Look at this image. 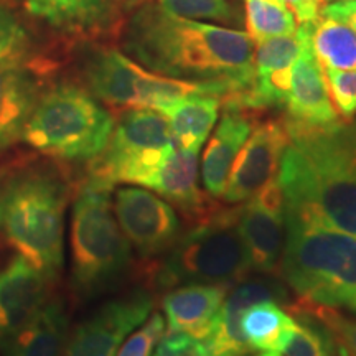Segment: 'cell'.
Here are the masks:
<instances>
[{
  "instance_id": "1",
  "label": "cell",
  "mask_w": 356,
  "mask_h": 356,
  "mask_svg": "<svg viewBox=\"0 0 356 356\" xmlns=\"http://www.w3.org/2000/svg\"><path fill=\"white\" fill-rule=\"evenodd\" d=\"M126 50L154 73L221 84L228 96L254 81V43L246 32L177 17L154 3L129 22Z\"/></svg>"
},
{
  "instance_id": "2",
  "label": "cell",
  "mask_w": 356,
  "mask_h": 356,
  "mask_svg": "<svg viewBox=\"0 0 356 356\" xmlns=\"http://www.w3.org/2000/svg\"><path fill=\"white\" fill-rule=\"evenodd\" d=\"M286 131L277 173L286 215L356 236V124Z\"/></svg>"
},
{
  "instance_id": "3",
  "label": "cell",
  "mask_w": 356,
  "mask_h": 356,
  "mask_svg": "<svg viewBox=\"0 0 356 356\" xmlns=\"http://www.w3.org/2000/svg\"><path fill=\"white\" fill-rule=\"evenodd\" d=\"M68 173L29 157L0 167V236L55 282L65 262Z\"/></svg>"
},
{
  "instance_id": "4",
  "label": "cell",
  "mask_w": 356,
  "mask_h": 356,
  "mask_svg": "<svg viewBox=\"0 0 356 356\" xmlns=\"http://www.w3.org/2000/svg\"><path fill=\"white\" fill-rule=\"evenodd\" d=\"M114 185L86 177L71 210V289L81 300L113 289L126 274L132 248L115 220Z\"/></svg>"
},
{
  "instance_id": "5",
  "label": "cell",
  "mask_w": 356,
  "mask_h": 356,
  "mask_svg": "<svg viewBox=\"0 0 356 356\" xmlns=\"http://www.w3.org/2000/svg\"><path fill=\"white\" fill-rule=\"evenodd\" d=\"M279 274L302 302L346 307L356 297V236L286 215Z\"/></svg>"
},
{
  "instance_id": "6",
  "label": "cell",
  "mask_w": 356,
  "mask_h": 356,
  "mask_svg": "<svg viewBox=\"0 0 356 356\" xmlns=\"http://www.w3.org/2000/svg\"><path fill=\"white\" fill-rule=\"evenodd\" d=\"M114 118L88 89L60 83L42 92L22 142L56 162H89L104 152Z\"/></svg>"
},
{
  "instance_id": "7",
  "label": "cell",
  "mask_w": 356,
  "mask_h": 356,
  "mask_svg": "<svg viewBox=\"0 0 356 356\" xmlns=\"http://www.w3.org/2000/svg\"><path fill=\"white\" fill-rule=\"evenodd\" d=\"M239 207L213 208L177 238L157 267L160 289L188 284H233L251 273L238 231Z\"/></svg>"
},
{
  "instance_id": "8",
  "label": "cell",
  "mask_w": 356,
  "mask_h": 356,
  "mask_svg": "<svg viewBox=\"0 0 356 356\" xmlns=\"http://www.w3.org/2000/svg\"><path fill=\"white\" fill-rule=\"evenodd\" d=\"M175 145L162 114L154 109H127L114 124L104 152L89 163L88 175L109 185L149 188Z\"/></svg>"
},
{
  "instance_id": "9",
  "label": "cell",
  "mask_w": 356,
  "mask_h": 356,
  "mask_svg": "<svg viewBox=\"0 0 356 356\" xmlns=\"http://www.w3.org/2000/svg\"><path fill=\"white\" fill-rule=\"evenodd\" d=\"M154 299L144 289L104 302L74 328L63 356H115L124 340L149 318Z\"/></svg>"
},
{
  "instance_id": "10",
  "label": "cell",
  "mask_w": 356,
  "mask_h": 356,
  "mask_svg": "<svg viewBox=\"0 0 356 356\" xmlns=\"http://www.w3.org/2000/svg\"><path fill=\"white\" fill-rule=\"evenodd\" d=\"M113 208L131 248L144 259L167 252L180 236V220L172 204L144 186L115 190Z\"/></svg>"
},
{
  "instance_id": "11",
  "label": "cell",
  "mask_w": 356,
  "mask_h": 356,
  "mask_svg": "<svg viewBox=\"0 0 356 356\" xmlns=\"http://www.w3.org/2000/svg\"><path fill=\"white\" fill-rule=\"evenodd\" d=\"M238 231L251 270L257 274L277 273L286 233V207L277 177L239 207Z\"/></svg>"
},
{
  "instance_id": "12",
  "label": "cell",
  "mask_w": 356,
  "mask_h": 356,
  "mask_svg": "<svg viewBox=\"0 0 356 356\" xmlns=\"http://www.w3.org/2000/svg\"><path fill=\"white\" fill-rule=\"evenodd\" d=\"M289 145L282 121H266L252 127L248 140L231 168V178L222 193L226 204H243L277 177Z\"/></svg>"
},
{
  "instance_id": "13",
  "label": "cell",
  "mask_w": 356,
  "mask_h": 356,
  "mask_svg": "<svg viewBox=\"0 0 356 356\" xmlns=\"http://www.w3.org/2000/svg\"><path fill=\"white\" fill-rule=\"evenodd\" d=\"M264 300H287V291L277 277L241 279L229 287L220 312L203 338L211 356H246L251 350L241 330V315L248 307Z\"/></svg>"
},
{
  "instance_id": "14",
  "label": "cell",
  "mask_w": 356,
  "mask_h": 356,
  "mask_svg": "<svg viewBox=\"0 0 356 356\" xmlns=\"http://www.w3.org/2000/svg\"><path fill=\"white\" fill-rule=\"evenodd\" d=\"M150 71L113 48L92 51L83 66L88 91L113 108L144 109Z\"/></svg>"
},
{
  "instance_id": "15",
  "label": "cell",
  "mask_w": 356,
  "mask_h": 356,
  "mask_svg": "<svg viewBox=\"0 0 356 356\" xmlns=\"http://www.w3.org/2000/svg\"><path fill=\"white\" fill-rule=\"evenodd\" d=\"M53 280L17 254L0 269V341L19 332L51 297Z\"/></svg>"
},
{
  "instance_id": "16",
  "label": "cell",
  "mask_w": 356,
  "mask_h": 356,
  "mask_svg": "<svg viewBox=\"0 0 356 356\" xmlns=\"http://www.w3.org/2000/svg\"><path fill=\"white\" fill-rule=\"evenodd\" d=\"M282 108L287 113L282 121L287 127L320 129L340 122L325 81L323 68L315 60L310 43L292 66L291 86Z\"/></svg>"
},
{
  "instance_id": "17",
  "label": "cell",
  "mask_w": 356,
  "mask_h": 356,
  "mask_svg": "<svg viewBox=\"0 0 356 356\" xmlns=\"http://www.w3.org/2000/svg\"><path fill=\"white\" fill-rule=\"evenodd\" d=\"M42 96V79L17 60L0 63V155L19 144Z\"/></svg>"
},
{
  "instance_id": "18",
  "label": "cell",
  "mask_w": 356,
  "mask_h": 356,
  "mask_svg": "<svg viewBox=\"0 0 356 356\" xmlns=\"http://www.w3.org/2000/svg\"><path fill=\"white\" fill-rule=\"evenodd\" d=\"M150 190L170 202L191 222L207 216L213 208L198 186V152L175 145L154 177Z\"/></svg>"
},
{
  "instance_id": "19",
  "label": "cell",
  "mask_w": 356,
  "mask_h": 356,
  "mask_svg": "<svg viewBox=\"0 0 356 356\" xmlns=\"http://www.w3.org/2000/svg\"><path fill=\"white\" fill-rule=\"evenodd\" d=\"M252 121L246 111L225 106L215 136L207 145L202 160V181L210 198H221L228 185L229 172L252 132Z\"/></svg>"
},
{
  "instance_id": "20",
  "label": "cell",
  "mask_w": 356,
  "mask_h": 356,
  "mask_svg": "<svg viewBox=\"0 0 356 356\" xmlns=\"http://www.w3.org/2000/svg\"><path fill=\"white\" fill-rule=\"evenodd\" d=\"M229 287L228 284H188L170 289L162 299L167 330L185 332L203 340Z\"/></svg>"
},
{
  "instance_id": "21",
  "label": "cell",
  "mask_w": 356,
  "mask_h": 356,
  "mask_svg": "<svg viewBox=\"0 0 356 356\" xmlns=\"http://www.w3.org/2000/svg\"><path fill=\"white\" fill-rule=\"evenodd\" d=\"M68 309L63 299L50 297L35 317L6 340L2 356H63L68 341Z\"/></svg>"
},
{
  "instance_id": "22",
  "label": "cell",
  "mask_w": 356,
  "mask_h": 356,
  "mask_svg": "<svg viewBox=\"0 0 356 356\" xmlns=\"http://www.w3.org/2000/svg\"><path fill=\"white\" fill-rule=\"evenodd\" d=\"M220 106L218 96L191 95L163 106L157 113L167 119L178 147L200 152L218 121Z\"/></svg>"
},
{
  "instance_id": "23",
  "label": "cell",
  "mask_w": 356,
  "mask_h": 356,
  "mask_svg": "<svg viewBox=\"0 0 356 356\" xmlns=\"http://www.w3.org/2000/svg\"><path fill=\"white\" fill-rule=\"evenodd\" d=\"M309 35L310 50L323 70H356V33L345 22L320 15L302 25Z\"/></svg>"
},
{
  "instance_id": "24",
  "label": "cell",
  "mask_w": 356,
  "mask_h": 356,
  "mask_svg": "<svg viewBox=\"0 0 356 356\" xmlns=\"http://www.w3.org/2000/svg\"><path fill=\"white\" fill-rule=\"evenodd\" d=\"M26 8L56 29L83 32L109 20V0H26Z\"/></svg>"
},
{
  "instance_id": "25",
  "label": "cell",
  "mask_w": 356,
  "mask_h": 356,
  "mask_svg": "<svg viewBox=\"0 0 356 356\" xmlns=\"http://www.w3.org/2000/svg\"><path fill=\"white\" fill-rule=\"evenodd\" d=\"M296 322L279 302L264 300L243 310L241 330L251 350L279 351Z\"/></svg>"
},
{
  "instance_id": "26",
  "label": "cell",
  "mask_w": 356,
  "mask_h": 356,
  "mask_svg": "<svg viewBox=\"0 0 356 356\" xmlns=\"http://www.w3.org/2000/svg\"><path fill=\"white\" fill-rule=\"evenodd\" d=\"M248 35L254 43L297 32V22L291 8L273 0H244Z\"/></svg>"
},
{
  "instance_id": "27",
  "label": "cell",
  "mask_w": 356,
  "mask_h": 356,
  "mask_svg": "<svg viewBox=\"0 0 356 356\" xmlns=\"http://www.w3.org/2000/svg\"><path fill=\"white\" fill-rule=\"evenodd\" d=\"M292 312L297 314V322L287 333L279 351L286 356H333L335 340L330 332L310 314L300 310Z\"/></svg>"
},
{
  "instance_id": "28",
  "label": "cell",
  "mask_w": 356,
  "mask_h": 356,
  "mask_svg": "<svg viewBox=\"0 0 356 356\" xmlns=\"http://www.w3.org/2000/svg\"><path fill=\"white\" fill-rule=\"evenodd\" d=\"M291 309L305 312V314H310L312 317L317 318L330 332L337 345L343 346V348L356 356V320L341 314L338 307L315 305L299 300Z\"/></svg>"
},
{
  "instance_id": "29",
  "label": "cell",
  "mask_w": 356,
  "mask_h": 356,
  "mask_svg": "<svg viewBox=\"0 0 356 356\" xmlns=\"http://www.w3.org/2000/svg\"><path fill=\"white\" fill-rule=\"evenodd\" d=\"M159 6L168 13L190 20L238 22V12L226 0H159Z\"/></svg>"
},
{
  "instance_id": "30",
  "label": "cell",
  "mask_w": 356,
  "mask_h": 356,
  "mask_svg": "<svg viewBox=\"0 0 356 356\" xmlns=\"http://www.w3.org/2000/svg\"><path fill=\"white\" fill-rule=\"evenodd\" d=\"M338 115L351 121L356 114V70H323Z\"/></svg>"
},
{
  "instance_id": "31",
  "label": "cell",
  "mask_w": 356,
  "mask_h": 356,
  "mask_svg": "<svg viewBox=\"0 0 356 356\" xmlns=\"http://www.w3.org/2000/svg\"><path fill=\"white\" fill-rule=\"evenodd\" d=\"M165 333V318L154 312L139 330H134L119 348L115 356H152L155 345Z\"/></svg>"
},
{
  "instance_id": "32",
  "label": "cell",
  "mask_w": 356,
  "mask_h": 356,
  "mask_svg": "<svg viewBox=\"0 0 356 356\" xmlns=\"http://www.w3.org/2000/svg\"><path fill=\"white\" fill-rule=\"evenodd\" d=\"M26 33L10 8L0 3V63L19 60L25 50Z\"/></svg>"
},
{
  "instance_id": "33",
  "label": "cell",
  "mask_w": 356,
  "mask_h": 356,
  "mask_svg": "<svg viewBox=\"0 0 356 356\" xmlns=\"http://www.w3.org/2000/svg\"><path fill=\"white\" fill-rule=\"evenodd\" d=\"M152 356H211L207 345L190 333L167 330L155 345Z\"/></svg>"
},
{
  "instance_id": "34",
  "label": "cell",
  "mask_w": 356,
  "mask_h": 356,
  "mask_svg": "<svg viewBox=\"0 0 356 356\" xmlns=\"http://www.w3.org/2000/svg\"><path fill=\"white\" fill-rule=\"evenodd\" d=\"M286 3L300 25L314 24L325 7L323 0H286Z\"/></svg>"
},
{
  "instance_id": "35",
  "label": "cell",
  "mask_w": 356,
  "mask_h": 356,
  "mask_svg": "<svg viewBox=\"0 0 356 356\" xmlns=\"http://www.w3.org/2000/svg\"><path fill=\"white\" fill-rule=\"evenodd\" d=\"M322 15L333 17V19L345 22L350 25L356 33V0H340V2H332L330 6H325Z\"/></svg>"
},
{
  "instance_id": "36",
  "label": "cell",
  "mask_w": 356,
  "mask_h": 356,
  "mask_svg": "<svg viewBox=\"0 0 356 356\" xmlns=\"http://www.w3.org/2000/svg\"><path fill=\"white\" fill-rule=\"evenodd\" d=\"M337 353H338V356H355L353 353H350L348 350L343 348V346H340V345L337 346Z\"/></svg>"
},
{
  "instance_id": "37",
  "label": "cell",
  "mask_w": 356,
  "mask_h": 356,
  "mask_svg": "<svg viewBox=\"0 0 356 356\" xmlns=\"http://www.w3.org/2000/svg\"><path fill=\"white\" fill-rule=\"evenodd\" d=\"M257 356H280L277 351H264V353L257 355Z\"/></svg>"
},
{
  "instance_id": "38",
  "label": "cell",
  "mask_w": 356,
  "mask_h": 356,
  "mask_svg": "<svg viewBox=\"0 0 356 356\" xmlns=\"http://www.w3.org/2000/svg\"><path fill=\"white\" fill-rule=\"evenodd\" d=\"M346 309H350V310H353V312H356V297H355V299H353V300H351V302H350V304H348V305H346Z\"/></svg>"
},
{
  "instance_id": "39",
  "label": "cell",
  "mask_w": 356,
  "mask_h": 356,
  "mask_svg": "<svg viewBox=\"0 0 356 356\" xmlns=\"http://www.w3.org/2000/svg\"><path fill=\"white\" fill-rule=\"evenodd\" d=\"M273 2H275V3H280V6H287L286 0H273Z\"/></svg>"
},
{
  "instance_id": "40",
  "label": "cell",
  "mask_w": 356,
  "mask_h": 356,
  "mask_svg": "<svg viewBox=\"0 0 356 356\" xmlns=\"http://www.w3.org/2000/svg\"><path fill=\"white\" fill-rule=\"evenodd\" d=\"M327 2H340V0H325V3Z\"/></svg>"
}]
</instances>
